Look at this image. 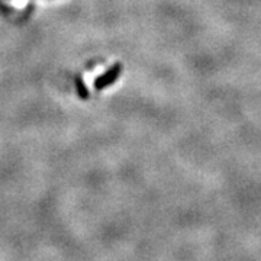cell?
<instances>
[{
    "instance_id": "1",
    "label": "cell",
    "mask_w": 261,
    "mask_h": 261,
    "mask_svg": "<svg viewBox=\"0 0 261 261\" xmlns=\"http://www.w3.org/2000/svg\"><path fill=\"white\" fill-rule=\"evenodd\" d=\"M121 71H122L121 64H115L113 67H111V69L106 71L105 74H102L101 77L94 81V87H96L97 90H102V89H105V87H108V86L113 84L115 81L118 80V77L121 76Z\"/></svg>"
},
{
    "instance_id": "2",
    "label": "cell",
    "mask_w": 261,
    "mask_h": 261,
    "mask_svg": "<svg viewBox=\"0 0 261 261\" xmlns=\"http://www.w3.org/2000/svg\"><path fill=\"white\" fill-rule=\"evenodd\" d=\"M77 89H79V94H80L83 99H86L87 97V90H86V87H84V84L81 83L80 79H77Z\"/></svg>"
}]
</instances>
